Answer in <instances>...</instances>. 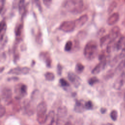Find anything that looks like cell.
Returning a JSON list of instances; mask_svg holds the SVG:
<instances>
[{"label": "cell", "mask_w": 125, "mask_h": 125, "mask_svg": "<svg viewBox=\"0 0 125 125\" xmlns=\"http://www.w3.org/2000/svg\"><path fill=\"white\" fill-rule=\"evenodd\" d=\"M121 53L123 54V55H124L125 56V45H124V47H123V50H122V51Z\"/></svg>", "instance_id": "43"}, {"label": "cell", "mask_w": 125, "mask_h": 125, "mask_svg": "<svg viewBox=\"0 0 125 125\" xmlns=\"http://www.w3.org/2000/svg\"><path fill=\"white\" fill-rule=\"evenodd\" d=\"M7 28V25L5 21L3 19L2 20L0 23V41H2L4 38V35L6 32Z\"/></svg>", "instance_id": "18"}, {"label": "cell", "mask_w": 125, "mask_h": 125, "mask_svg": "<svg viewBox=\"0 0 125 125\" xmlns=\"http://www.w3.org/2000/svg\"><path fill=\"white\" fill-rule=\"evenodd\" d=\"M64 125H72V124L71 122H66Z\"/></svg>", "instance_id": "44"}, {"label": "cell", "mask_w": 125, "mask_h": 125, "mask_svg": "<svg viewBox=\"0 0 125 125\" xmlns=\"http://www.w3.org/2000/svg\"><path fill=\"white\" fill-rule=\"evenodd\" d=\"M119 19V14L118 13H114L110 16L107 20V23L109 25L115 24Z\"/></svg>", "instance_id": "14"}, {"label": "cell", "mask_w": 125, "mask_h": 125, "mask_svg": "<svg viewBox=\"0 0 125 125\" xmlns=\"http://www.w3.org/2000/svg\"></svg>", "instance_id": "48"}, {"label": "cell", "mask_w": 125, "mask_h": 125, "mask_svg": "<svg viewBox=\"0 0 125 125\" xmlns=\"http://www.w3.org/2000/svg\"><path fill=\"white\" fill-rule=\"evenodd\" d=\"M30 68L28 67L18 66L10 69L8 72V74L14 75H26L30 71Z\"/></svg>", "instance_id": "9"}, {"label": "cell", "mask_w": 125, "mask_h": 125, "mask_svg": "<svg viewBox=\"0 0 125 125\" xmlns=\"http://www.w3.org/2000/svg\"><path fill=\"white\" fill-rule=\"evenodd\" d=\"M99 82V79L96 77H90L88 80V83L91 86Z\"/></svg>", "instance_id": "31"}, {"label": "cell", "mask_w": 125, "mask_h": 125, "mask_svg": "<svg viewBox=\"0 0 125 125\" xmlns=\"http://www.w3.org/2000/svg\"><path fill=\"white\" fill-rule=\"evenodd\" d=\"M44 77L45 79L48 81H53L55 79V75L51 72H46L44 74Z\"/></svg>", "instance_id": "26"}, {"label": "cell", "mask_w": 125, "mask_h": 125, "mask_svg": "<svg viewBox=\"0 0 125 125\" xmlns=\"http://www.w3.org/2000/svg\"><path fill=\"white\" fill-rule=\"evenodd\" d=\"M106 111V108H101V112L102 113H104Z\"/></svg>", "instance_id": "42"}, {"label": "cell", "mask_w": 125, "mask_h": 125, "mask_svg": "<svg viewBox=\"0 0 125 125\" xmlns=\"http://www.w3.org/2000/svg\"><path fill=\"white\" fill-rule=\"evenodd\" d=\"M67 115V109L65 106L59 107L57 111V125L62 124L64 120Z\"/></svg>", "instance_id": "7"}, {"label": "cell", "mask_w": 125, "mask_h": 125, "mask_svg": "<svg viewBox=\"0 0 125 125\" xmlns=\"http://www.w3.org/2000/svg\"><path fill=\"white\" fill-rule=\"evenodd\" d=\"M35 40L38 44H42V33L41 32V31H38L37 34L36 35Z\"/></svg>", "instance_id": "28"}, {"label": "cell", "mask_w": 125, "mask_h": 125, "mask_svg": "<svg viewBox=\"0 0 125 125\" xmlns=\"http://www.w3.org/2000/svg\"><path fill=\"white\" fill-rule=\"evenodd\" d=\"M60 85L65 90L68 89V88L70 87L69 83L64 78H61L59 80Z\"/></svg>", "instance_id": "22"}, {"label": "cell", "mask_w": 125, "mask_h": 125, "mask_svg": "<svg viewBox=\"0 0 125 125\" xmlns=\"http://www.w3.org/2000/svg\"><path fill=\"white\" fill-rule=\"evenodd\" d=\"M84 107H85V108L87 110L92 109L93 107V104L92 102L91 101H86L84 104Z\"/></svg>", "instance_id": "32"}, {"label": "cell", "mask_w": 125, "mask_h": 125, "mask_svg": "<svg viewBox=\"0 0 125 125\" xmlns=\"http://www.w3.org/2000/svg\"><path fill=\"white\" fill-rule=\"evenodd\" d=\"M12 93L11 90L7 87H3L1 90V100L6 104H9L12 101Z\"/></svg>", "instance_id": "5"}, {"label": "cell", "mask_w": 125, "mask_h": 125, "mask_svg": "<svg viewBox=\"0 0 125 125\" xmlns=\"http://www.w3.org/2000/svg\"><path fill=\"white\" fill-rule=\"evenodd\" d=\"M67 77L70 82L76 88L79 87L82 82V80L79 76L73 72L70 71L67 73Z\"/></svg>", "instance_id": "8"}, {"label": "cell", "mask_w": 125, "mask_h": 125, "mask_svg": "<svg viewBox=\"0 0 125 125\" xmlns=\"http://www.w3.org/2000/svg\"><path fill=\"white\" fill-rule=\"evenodd\" d=\"M15 93V98L20 100L24 97L27 94V87L22 83H20L15 85L14 88Z\"/></svg>", "instance_id": "4"}, {"label": "cell", "mask_w": 125, "mask_h": 125, "mask_svg": "<svg viewBox=\"0 0 125 125\" xmlns=\"http://www.w3.org/2000/svg\"><path fill=\"white\" fill-rule=\"evenodd\" d=\"M84 104L79 100H76L74 105V110L78 113H82L84 111L85 109Z\"/></svg>", "instance_id": "17"}, {"label": "cell", "mask_w": 125, "mask_h": 125, "mask_svg": "<svg viewBox=\"0 0 125 125\" xmlns=\"http://www.w3.org/2000/svg\"><path fill=\"white\" fill-rule=\"evenodd\" d=\"M62 6L69 12L77 14L81 13L85 9L83 1L82 0H68L64 1Z\"/></svg>", "instance_id": "1"}, {"label": "cell", "mask_w": 125, "mask_h": 125, "mask_svg": "<svg viewBox=\"0 0 125 125\" xmlns=\"http://www.w3.org/2000/svg\"><path fill=\"white\" fill-rule=\"evenodd\" d=\"M19 79V78L18 77H11V78H10L8 79V80L9 81H10V80H14L15 81H17Z\"/></svg>", "instance_id": "41"}, {"label": "cell", "mask_w": 125, "mask_h": 125, "mask_svg": "<svg viewBox=\"0 0 125 125\" xmlns=\"http://www.w3.org/2000/svg\"><path fill=\"white\" fill-rule=\"evenodd\" d=\"M47 105L45 102L42 101L40 103L36 108L37 120L40 124H43L46 123L47 119Z\"/></svg>", "instance_id": "3"}, {"label": "cell", "mask_w": 125, "mask_h": 125, "mask_svg": "<svg viewBox=\"0 0 125 125\" xmlns=\"http://www.w3.org/2000/svg\"><path fill=\"white\" fill-rule=\"evenodd\" d=\"M124 100L125 101V95H124Z\"/></svg>", "instance_id": "47"}, {"label": "cell", "mask_w": 125, "mask_h": 125, "mask_svg": "<svg viewBox=\"0 0 125 125\" xmlns=\"http://www.w3.org/2000/svg\"><path fill=\"white\" fill-rule=\"evenodd\" d=\"M86 36V32L84 31H80L77 35V37L78 39H83Z\"/></svg>", "instance_id": "34"}, {"label": "cell", "mask_w": 125, "mask_h": 125, "mask_svg": "<svg viewBox=\"0 0 125 125\" xmlns=\"http://www.w3.org/2000/svg\"><path fill=\"white\" fill-rule=\"evenodd\" d=\"M120 32V29L118 26H115L113 27L112 28L110 33L109 34L110 35V39H111L110 41H114L117 38V37L119 36Z\"/></svg>", "instance_id": "16"}, {"label": "cell", "mask_w": 125, "mask_h": 125, "mask_svg": "<svg viewBox=\"0 0 125 125\" xmlns=\"http://www.w3.org/2000/svg\"><path fill=\"white\" fill-rule=\"evenodd\" d=\"M5 112H6L5 107L4 106H3L2 105H0V117H2L3 116H4Z\"/></svg>", "instance_id": "36"}, {"label": "cell", "mask_w": 125, "mask_h": 125, "mask_svg": "<svg viewBox=\"0 0 125 125\" xmlns=\"http://www.w3.org/2000/svg\"><path fill=\"white\" fill-rule=\"evenodd\" d=\"M42 2L45 6L49 7L50 6L52 1L51 0H43Z\"/></svg>", "instance_id": "37"}, {"label": "cell", "mask_w": 125, "mask_h": 125, "mask_svg": "<svg viewBox=\"0 0 125 125\" xmlns=\"http://www.w3.org/2000/svg\"><path fill=\"white\" fill-rule=\"evenodd\" d=\"M106 59L102 60L100 61V62L97 64L95 67L92 70L91 73L93 74H97L99 73L102 70H103L106 65Z\"/></svg>", "instance_id": "12"}, {"label": "cell", "mask_w": 125, "mask_h": 125, "mask_svg": "<svg viewBox=\"0 0 125 125\" xmlns=\"http://www.w3.org/2000/svg\"><path fill=\"white\" fill-rule=\"evenodd\" d=\"M24 108L26 113L29 115H31L34 113L33 107L32 106L31 102L26 100L24 102Z\"/></svg>", "instance_id": "15"}, {"label": "cell", "mask_w": 125, "mask_h": 125, "mask_svg": "<svg viewBox=\"0 0 125 125\" xmlns=\"http://www.w3.org/2000/svg\"><path fill=\"white\" fill-rule=\"evenodd\" d=\"M110 116L112 120L116 121L118 117V113H117V111L115 110H112L111 112H110Z\"/></svg>", "instance_id": "33"}, {"label": "cell", "mask_w": 125, "mask_h": 125, "mask_svg": "<svg viewBox=\"0 0 125 125\" xmlns=\"http://www.w3.org/2000/svg\"><path fill=\"white\" fill-rule=\"evenodd\" d=\"M14 62H16L19 59L20 55H19V53L18 52V47H17V45L16 44V45L14 47Z\"/></svg>", "instance_id": "29"}, {"label": "cell", "mask_w": 125, "mask_h": 125, "mask_svg": "<svg viewBox=\"0 0 125 125\" xmlns=\"http://www.w3.org/2000/svg\"><path fill=\"white\" fill-rule=\"evenodd\" d=\"M4 68V67H2V66L1 67V68H0V72H2V70Z\"/></svg>", "instance_id": "45"}, {"label": "cell", "mask_w": 125, "mask_h": 125, "mask_svg": "<svg viewBox=\"0 0 125 125\" xmlns=\"http://www.w3.org/2000/svg\"><path fill=\"white\" fill-rule=\"evenodd\" d=\"M39 58L43 62L45 63L46 66L48 67H50L52 64V59L50 53L47 51H42L39 53Z\"/></svg>", "instance_id": "10"}, {"label": "cell", "mask_w": 125, "mask_h": 125, "mask_svg": "<svg viewBox=\"0 0 125 125\" xmlns=\"http://www.w3.org/2000/svg\"><path fill=\"white\" fill-rule=\"evenodd\" d=\"M117 5V3L116 2V1H112L108 6V8L107 9L108 13L109 14L111 13L114 10V9L116 7Z\"/></svg>", "instance_id": "30"}, {"label": "cell", "mask_w": 125, "mask_h": 125, "mask_svg": "<svg viewBox=\"0 0 125 125\" xmlns=\"http://www.w3.org/2000/svg\"><path fill=\"white\" fill-rule=\"evenodd\" d=\"M35 3L37 5V6L39 7V10L41 11H42V6H41L40 1V0H35Z\"/></svg>", "instance_id": "39"}, {"label": "cell", "mask_w": 125, "mask_h": 125, "mask_svg": "<svg viewBox=\"0 0 125 125\" xmlns=\"http://www.w3.org/2000/svg\"><path fill=\"white\" fill-rule=\"evenodd\" d=\"M22 30H23V24L21 23L18 24L15 27V35L16 36L17 40H20V39H21L20 37L21 36Z\"/></svg>", "instance_id": "20"}, {"label": "cell", "mask_w": 125, "mask_h": 125, "mask_svg": "<svg viewBox=\"0 0 125 125\" xmlns=\"http://www.w3.org/2000/svg\"><path fill=\"white\" fill-rule=\"evenodd\" d=\"M105 32V29L104 28H101L99 31H98V35L99 36H100V35H102Z\"/></svg>", "instance_id": "40"}, {"label": "cell", "mask_w": 125, "mask_h": 125, "mask_svg": "<svg viewBox=\"0 0 125 125\" xmlns=\"http://www.w3.org/2000/svg\"><path fill=\"white\" fill-rule=\"evenodd\" d=\"M88 17L87 15L84 14L80 16L78 19L74 21L76 27L80 28L83 26L88 21Z\"/></svg>", "instance_id": "13"}, {"label": "cell", "mask_w": 125, "mask_h": 125, "mask_svg": "<svg viewBox=\"0 0 125 125\" xmlns=\"http://www.w3.org/2000/svg\"><path fill=\"white\" fill-rule=\"evenodd\" d=\"M5 2V1L3 0H1L0 1V13H1L2 12V10H3V9L4 8V6Z\"/></svg>", "instance_id": "38"}, {"label": "cell", "mask_w": 125, "mask_h": 125, "mask_svg": "<svg viewBox=\"0 0 125 125\" xmlns=\"http://www.w3.org/2000/svg\"><path fill=\"white\" fill-rule=\"evenodd\" d=\"M62 70V66L60 63H58L57 66V72L58 75H61Z\"/></svg>", "instance_id": "35"}, {"label": "cell", "mask_w": 125, "mask_h": 125, "mask_svg": "<svg viewBox=\"0 0 125 125\" xmlns=\"http://www.w3.org/2000/svg\"><path fill=\"white\" fill-rule=\"evenodd\" d=\"M72 46H73L72 42L71 41H68L65 43L64 49L65 51H70L72 49Z\"/></svg>", "instance_id": "27"}, {"label": "cell", "mask_w": 125, "mask_h": 125, "mask_svg": "<svg viewBox=\"0 0 125 125\" xmlns=\"http://www.w3.org/2000/svg\"><path fill=\"white\" fill-rule=\"evenodd\" d=\"M125 37H121L119 38V40L117 42L116 44V48L117 50L120 49L123 45V43L125 42Z\"/></svg>", "instance_id": "25"}, {"label": "cell", "mask_w": 125, "mask_h": 125, "mask_svg": "<svg viewBox=\"0 0 125 125\" xmlns=\"http://www.w3.org/2000/svg\"><path fill=\"white\" fill-rule=\"evenodd\" d=\"M18 9L20 14L23 15L26 13V4L25 1L24 0H20L18 3Z\"/></svg>", "instance_id": "19"}, {"label": "cell", "mask_w": 125, "mask_h": 125, "mask_svg": "<svg viewBox=\"0 0 125 125\" xmlns=\"http://www.w3.org/2000/svg\"><path fill=\"white\" fill-rule=\"evenodd\" d=\"M84 69V66L81 62H77L75 65V70L77 73H81Z\"/></svg>", "instance_id": "23"}, {"label": "cell", "mask_w": 125, "mask_h": 125, "mask_svg": "<svg viewBox=\"0 0 125 125\" xmlns=\"http://www.w3.org/2000/svg\"><path fill=\"white\" fill-rule=\"evenodd\" d=\"M97 51V42L94 40H90L86 43L84 47L83 55L87 60H92L96 57Z\"/></svg>", "instance_id": "2"}, {"label": "cell", "mask_w": 125, "mask_h": 125, "mask_svg": "<svg viewBox=\"0 0 125 125\" xmlns=\"http://www.w3.org/2000/svg\"><path fill=\"white\" fill-rule=\"evenodd\" d=\"M76 28L74 21H64L61 23L59 29L63 32H70L73 31Z\"/></svg>", "instance_id": "6"}, {"label": "cell", "mask_w": 125, "mask_h": 125, "mask_svg": "<svg viewBox=\"0 0 125 125\" xmlns=\"http://www.w3.org/2000/svg\"><path fill=\"white\" fill-rule=\"evenodd\" d=\"M104 125H112V124H110V123H107L106 124H105Z\"/></svg>", "instance_id": "46"}, {"label": "cell", "mask_w": 125, "mask_h": 125, "mask_svg": "<svg viewBox=\"0 0 125 125\" xmlns=\"http://www.w3.org/2000/svg\"><path fill=\"white\" fill-rule=\"evenodd\" d=\"M125 82V71L122 72L119 76L115 81L113 84V87L116 90H120Z\"/></svg>", "instance_id": "11"}, {"label": "cell", "mask_w": 125, "mask_h": 125, "mask_svg": "<svg viewBox=\"0 0 125 125\" xmlns=\"http://www.w3.org/2000/svg\"><path fill=\"white\" fill-rule=\"evenodd\" d=\"M110 40L111 39H110L109 34L106 35L105 36H104L102 37L100 39V46L101 47H102L106 43H108L110 41Z\"/></svg>", "instance_id": "21"}, {"label": "cell", "mask_w": 125, "mask_h": 125, "mask_svg": "<svg viewBox=\"0 0 125 125\" xmlns=\"http://www.w3.org/2000/svg\"><path fill=\"white\" fill-rule=\"evenodd\" d=\"M124 57H125V56L123 55L122 54H121V53H120L119 55H118L115 56V57L113 59V60L111 61L110 63V65H111V66H114V65L116 64V63L119 61V60L120 59L123 58Z\"/></svg>", "instance_id": "24"}]
</instances>
